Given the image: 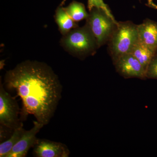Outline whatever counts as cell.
I'll use <instances>...</instances> for the list:
<instances>
[{"label":"cell","mask_w":157,"mask_h":157,"mask_svg":"<svg viewBox=\"0 0 157 157\" xmlns=\"http://www.w3.org/2000/svg\"><path fill=\"white\" fill-rule=\"evenodd\" d=\"M5 85L21 98V117L33 114L39 123L48 124L62 92L60 82L50 67L36 61L22 62L6 73Z\"/></svg>","instance_id":"cell-1"},{"label":"cell","mask_w":157,"mask_h":157,"mask_svg":"<svg viewBox=\"0 0 157 157\" xmlns=\"http://www.w3.org/2000/svg\"><path fill=\"white\" fill-rule=\"evenodd\" d=\"M137 25L130 21H118L116 28L107 43L113 62L124 55L131 53L138 42Z\"/></svg>","instance_id":"cell-2"},{"label":"cell","mask_w":157,"mask_h":157,"mask_svg":"<svg viewBox=\"0 0 157 157\" xmlns=\"http://www.w3.org/2000/svg\"><path fill=\"white\" fill-rule=\"evenodd\" d=\"M86 20V24L95 38L99 48L107 44L118 22L111 12L94 8Z\"/></svg>","instance_id":"cell-3"},{"label":"cell","mask_w":157,"mask_h":157,"mask_svg":"<svg viewBox=\"0 0 157 157\" xmlns=\"http://www.w3.org/2000/svg\"><path fill=\"white\" fill-rule=\"evenodd\" d=\"M62 40L65 48L79 56L92 54L99 48L97 41L87 25L70 31Z\"/></svg>","instance_id":"cell-4"},{"label":"cell","mask_w":157,"mask_h":157,"mask_svg":"<svg viewBox=\"0 0 157 157\" xmlns=\"http://www.w3.org/2000/svg\"><path fill=\"white\" fill-rule=\"evenodd\" d=\"M20 108L16 100L0 86V127L14 131L23 125L18 117Z\"/></svg>","instance_id":"cell-5"},{"label":"cell","mask_w":157,"mask_h":157,"mask_svg":"<svg viewBox=\"0 0 157 157\" xmlns=\"http://www.w3.org/2000/svg\"><path fill=\"white\" fill-rule=\"evenodd\" d=\"M113 64L116 72L124 78L147 79L146 69L132 53L120 57Z\"/></svg>","instance_id":"cell-6"},{"label":"cell","mask_w":157,"mask_h":157,"mask_svg":"<svg viewBox=\"0 0 157 157\" xmlns=\"http://www.w3.org/2000/svg\"><path fill=\"white\" fill-rule=\"evenodd\" d=\"M34 126L29 131H25L19 141L13 147L6 157H24L26 156L29 150L33 147L38 138L37 134L44 125L37 121L33 122Z\"/></svg>","instance_id":"cell-7"},{"label":"cell","mask_w":157,"mask_h":157,"mask_svg":"<svg viewBox=\"0 0 157 157\" xmlns=\"http://www.w3.org/2000/svg\"><path fill=\"white\" fill-rule=\"evenodd\" d=\"M33 148L34 155L37 157H68L70 154L65 144L47 139H38Z\"/></svg>","instance_id":"cell-8"},{"label":"cell","mask_w":157,"mask_h":157,"mask_svg":"<svg viewBox=\"0 0 157 157\" xmlns=\"http://www.w3.org/2000/svg\"><path fill=\"white\" fill-rule=\"evenodd\" d=\"M137 33L138 42L157 52V21L144 19L137 25Z\"/></svg>","instance_id":"cell-9"},{"label":"cell","mask_w":157,"mask_h":157,"mask_svg":"<svg viewBox=\"0 0 157 157\" xmlns=\"http://www.w3.org/2000/svg\"><path fill=\"white\" fill-rule=\"evenodd\" d=\"M131 53L139 61L146 70L151 60L157 55V52L151 50L138 41L133 47Z\"/></svg>","instance_id":"cell-10"},{"label":"cell","mask_w":157,"mask_h":157,"mask_svg":"<svg viewBox=\"0 0 157 157\" xmlns=\"http://www.w3.org/2000/svg\"><path fill=\"white\" fill-rule=\"evenodd\" d=\"M56 19L60 30L64 35L76 26V22L69 15L65 8H59L57 9Z\"/></svg>","instance_id":"cell-11"},{"label":"cell","mask_w":157,"mask_h":157,"mask_svg":"<svg viewBox=\"0 0 157 157\" xmlns=\"http://www.w3.org/2000/svg\"><path fill=\"white\" fill-rule=\"evenodd\" d=\"M25 130L23 125L16 128L9 139L0 144V157H6L11 151L13 147L19 141Z\"/></svg>","instance_id":"cell-12"},{"label":"cell","mask_w":157,"mask_h":157,"mask_svg":"<svg viewBox=\"0 0 157 157\" xmlns=\"http://www.w3.org/2000/svg\"><path fill=\"white\" fill-rule=\"evenodd\" d=\"M65 9L69 15L76 22L86 19L89 16L84 5L78 2H73Z\"/></svg>","instance_id":"cell-13"},{"label":"cell","mask_w":157,"mask_h":157,"mask_svg":"<svg viewBox=\"0 0 157 157\" xmlns=\"http://www.w3.org/2000/svg\"><path fill=\"white\" fill-rule=\"evenodd\" d=\"M67 0H63L62 4H63ZM149 7L157 10V5L154 2L153 0H147ZM88 7L90 11L94 8L104 9L108 12H111L104 0H88Z\"/></svg>","instance_id":"cell-14"},{"label":"cell","mask_w":157,"mask_h":157,"mask_svg":"<svg viewBox=\"0 0 157 157\" xmlns=\"http://www.w3.org/2000/svg\"><path fill=\"white\" fill-rule=\"evenodd\" d=\"M146 78L157 79V55L151 60L146 69Z\"/></svg>","instance_id":"cell-15"}]
</instances>
